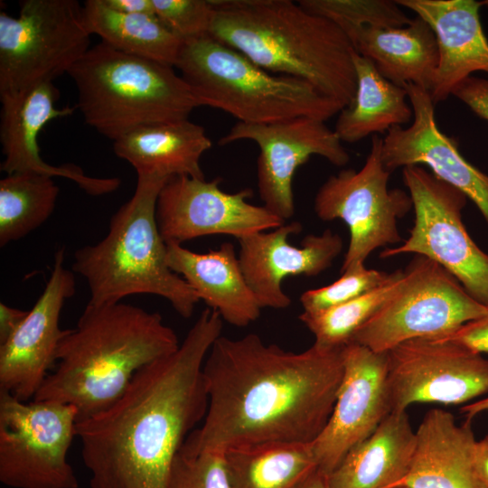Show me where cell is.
<instances>
[{
	"label": "cell",
	"instance_id": "cell-22",
	"mask_svg": "<svg viewBox=\"0 0 488 488\" xmlns=\"http://www.w3.org/2000/svg\"><path fill=\"white\" fill-rule=\"evenodd\" d=\"M475 439L471 420L458 424L442 408L426 413L416 430V448L407 488H486L475 463Z\"/></svg>",
	"mask_w": 488,
	"mask_h": 488
},
{
	"label": "cell",
	"instance_id": "cell-10",
	"mask_svg": "<svg viewBox=\"0 0 488 488\" xmlns=\"http://www.w3.org/2000/svg\"><path fill=\"white\" fill-rule=\"evenodd\" d=\"M415 212L409 236L380 252L381 258L414 253L430 258L453 275L477 302L488 306V254L469 235L462 211L467 197L420 165L402 168Z\"/></svg>",
	"mask_w": 488,
	"mask_h": 488
},
{
	"label": "cell",
	"instance_id": "cell-7",
	"mask_svg": "<svg viewBox=\"0 0 488 488\" xmlns=\"http://www.w3.org/2000/svg\"><path fill=\"white\" fill-rule=\"evenodd\" d=\"M174 67L201 106L221 109L238 122L298 117L326 121L343 108L307 81L269 72L209 33L184 41Z\"/></svg>",
	"mask_w": 488,
	"mask_h": 488
},
{
	"label": "cell",
	"instance_id": "cell-36",
	"mask_svg": "<svg viewBox=\"0 0 488 488\" xmlns=\"http://www.w3.org/2000/svg\"><path fill=\"white\" fill-rule=\"evenodd\" d=\"M453 96L465 104L475 115L488 121V80L470 76L453 91Z\"/></svg>",
	"mask_w": 488,
	"mask_h": 488
},
{
	"label": "cell",
	"instance_id": "cell-32",
	"mask_svg": "<svg viewBox=\"0 0 488 488\" xmlns=\"http://www.w3.org/2000/svg\"><path fill=\"white\" fill-rule=\"evenodd\" d=\"M297 3L309 13L335 23L348 39L364 27H402L411 21L396 1L300 0Z\"/></svg>",
	"mask_w": 488,
	"mask_h": 488
},
{
	"label": "cell",
	"instance_id": "cell-5",
	"mask_svg": "<svg viewBox=\"0 0 488 488\" xmlns=\"http://www.w3.org/2000/svg\"><path fill=\"white\" fill-rule=\"evenodd\" d=\"M168 180L137 176L133 196L111 217L107 236L75 251L72 270L88 284L89 305L118 303L133 295H155L166 299L184 318L193 314L200 299L168 267L167 244L155 217L159 192Z\"/></svg>",
	"mask_w": 488,
	"mask_h": 488
},
{
	"label": "cell",
	"instance_id": "cell-27",
	"mask_svg": "<svg viewBox=\"0 0 488 488\" xmlns=\"http://www.w3.org/2000/svg\"><path fill=\"white\" fill-rule=\"evenodd\" d=\"M352 60L356 91L352 102L339 112L333 129L341 141L355 143L412 121L405 88L388 80L371 60L355 51Z\"/></svg>",
	"mask_w": 488,
	"mask_h": 488
},
{
	"label": "cell",
	"instance_id": "cell-16",
	"mask_svg": "<svg viewBox=\"0 0 488 488\" xmlns=\"http://www.w3.org/2000/svg\"><path fill=\"white\" fill-rule=\"evenodd\" d=\"M343 375L332 414L312 450L329 476L346 455L391 413L387 390V352L350 343L343 347Z\"/></svg>",
	"mask_w": 488,
	"mask_h": 488
},
{
	"label": "cell",
	"instance_id": "cell-17",
	"mask_svg": "<svg viewBox=\"0 0 488 488\" xmlns=\"http://www.w3.org/2000/svg\"><path fill=\"white\" fill-rule=\"evenodd\" d=\"M64 259L61 248L42 293L17 330L0 344V390L23 401L33 399L43 384L66 333L60 328V316L65 301L75 294L76 281Z\"/></svg>",
	"mask_w": 488,
	"mask_h": 488
},
{
	"label": "cell",
	"instance_id": "cell-37",
	"mask_svg": "<svg viewBox=\"0 0 488 488\" xmlns=\"http://www.w3.org/2000/svg\"><path fill=\"white\" fill-rule=\"evenodd\" d=\"M441 338L461 343L481 353L488 352V313Z\"/></svg>",
	"mask_w": 488,
	"mask_h": 488
},
{
	"label": "cell",
	"instance_id": "cell-42",
	"mask_svg": "<svg viewBox=\"0 0 488 488\" xmlns=\"http://www.w3.org/2000/svg\"><path fill=\"white\" fill-rule=\"evenodd\" d=\"M461 411L465 415L466 419L472 420L474 417L488 411V397L464 405L461 408Z\"/></svg>",
	"mask_w": 488,
	"mask_h": 488
},
{
	"label": "cell",
	"instance_id": "cell-18",
	"mask_svg": "<svg viewBox=\"0 0 488 488\" xmlns=\"http://www.w3.org/2000/svg\"><path fill=\"white\" fill-rule=\"evenodd\" d=\"M413 110L411 124L391 127L382 138L381 159L390 173L410 165H427L438 180L470 199L488 224V175L468 162L457 143L437 127L429 91L404 86Z\"/></svg>",
	"mask_w": 488,
	"mask_h": 488
},
{
	"label": "cell",
	"instance_id": "cell-1",
	"mask_svg": "<svg viewBox=\"0 0 488 488\" xmlns=\"http://www.w3.org/2000/svg\"><path fill=\"white\" fill-rule=\"evenodd\" d=\"M343 348L294 352L254 333L220 336L202 373L208 409L183 446L193 451L267 443L311 444L325 427L343 375Z\"/></svg>",
	"mask_w": 488,
	"mask_h": 488
},
{
	"label": "cell",
	"instance_id": "cell-26",
	"mask_svg": "<svg viewBox=\"0 0 488 488\" xmlns=\"http://www.w3.org/2000/svg\"><path fill=\"white\" fill-rule=\"evenodd\" d=\"M349 40L355 52L371 60L388 80L429 91L438 63V48L434 32L419 16L402 27H364Z\"/></svg>",
	"mask_w": 488,
	"mask_h": 488
},
{
	"label": "cell",
	"instance_id": "cell-38",
	"mask_svg": "<svg viewBox=\"0 0 488 488\" xmlns=\"http://www.w3.org/2000/svg\"><path fill=\"white\" fill-rule=\"evenodd\" d=\"M28 311L0 303V344L5 343L26 317Z\"/></svg>",
	"mask_w": 488,
	"mask_h": 488
},
{
	"label": "cell",
	"instance_id": "cell-8",
	"mask_svg": "<svg viewBox=\"0 0 488 488\" xmlns=\"http://www.w3.org/2000/svg\"><path fill=\"white\" fill-rule=\"evenodd\" d=\"M76 0H23L18 16L0 12V96L23 92L69 72L89 51Z\"/></svg>",
	"mask_w": 488,
	"mask_h": 488
},
{
	"label": "cell",
	"instance_id": "cell-4",
	"mask_svg": "<svg viewBox=\"0 0 488 488\" xmlns=\"http://www.w3.org/2000/svg\"><path fill=\"white\" fill-rule=\"evenodd\" d=\"M211 3V36L269 72L307 81L343 108L352 102L355 50L335 23L291 0Z\"/></svg>",
	"mask_w": 488,
	"mask_h": 488
},
{
	"label": "cell",
	"instance_id": "cell-13",
	"mask_svg": "<svg viewBox=\"0 0 488 488\" xmlns=\"http://www.w3.org/2000/svg\"><path fill=\"white\" fill-rule=\"evenodd\" d=\"M386 383L391 412L465 404L488 392V359L454 341L417 338L387 352Z\"/></svg>",
	"mask_w": 488,
	"mask_h": 488
},
{
	"label": "cell",
	"instance_id": "cell-20",
	"mask_svg": "<svg viewBox=\"0 0 488 488\" xmlns=\"http://www.w3.org/2000/svg\"><path fill=\"white\" fill-rule=\"evenodd\" d=\"M59 91L52 82L40 84L23 92L0 96V141L5 159L1 171L36 173L52 177H64L76 183L90 195L115 192L121 183L117 177H91L74 164L52 165L40 155L37 137L51 120L70 115L74 108L55 107Z\"/></svg>",
	"mask_w": 488,
	"mask_h": 488
},
{
	"label": "cell",
	"instance_id": "cell-33",
	"mask_svg": "<svg viewBox=\"0 0 488 488\" xmlns=\"http://www.w3.org/2000/svg\"><path fill=\"white\" fill-rule=\"evenodd\" d=\"M168 488H232L224 452L183 446L172 465Z\"/></svg>",
	"mask_w": 488,
	"mask_h": 488
},
{
	"label": "cell",
	"instance_id": "cell-39",
	"mask_svg": "<svg viewBox=\"0 0 488 488\" xmlns=\"http://www.w3.org/2000/svg\"><path fill=\"white\" fill-rule=\"evenodd\" d=\"M109 8L125 14H155L153 0H103Z\"/></svg>",
	"mask_w": 488,
	"mask_h": 488
},
{
	"label": "cell",
	"instance_id": "cell-24",
	"mask_svg": "<svg viewBox=\"0 0 488 488\" xmlns=\"http://www.w3.org/2000/svg\"><path fill=\"white\" fill-rule=\"evenodd\" d=\"M211 145L202 126L183 119L137 127L113 141V150L137 176L204 179L201 158Z\"/></svg>",
	"mask_w": 488,
	"mask_h": 488
},
{
	"label": "cell",
	"instance_id": "cell-15",
	"mask_svg": "<svg viewBox=\"0 0 488 488\" xmlns=\"http://www.w3.org/2000/svg\"><path fill=\"white\" fill-rule=\"evenodd\" d=\"M221 181V177L207 182L174 176L165 183L157 198L155 217L166 244L215 234L239 239L285 223L264 205L248 202L253 195L251 189L227 192L220 187Z\"/></svg>",
	"mask_w": 488,
	"mask_h": 488
},
{
	"label": "cell",
	"instance_id": "cell-23",
	"mask_svg": "<svg viewBox=\"0 0 488 488\" xmlns=\"http://www.w3.org/2000/svg\"><path fill=\"white\" fill-rule=\"evenodd\" d=\"M166 263L227 323L243 327L259 317L262 308L245 279L231 243L224 242L206 253L168 243Z\"/></svg>",
	"mask_w": 488,
	"mask_h": 488
},
{
	"label": "cell",
	"instance_id": "cell-6",
	"mask_svg": "<svg viewBox=\"0 0 488 488\" xmlns=\"http://www.w3.org/2000/svg\"><path fill=\"white\" fill-rule=\"evenodd\" d=\"M85 122L115 141L145 125L188 119L200 101L173 66L117 51L90 47L69 70Z\"/></svg>",
	"mask_w": 488,
	"mask_h": 488
},
{
	"label": "cell",
	"instance_id": "cell-43",
	"mask_svg": "<svg viewBox=\"0 0 488 488\" xmlns=\"http://www.w3.org/2000/svg\"><path fill=\"white\" fill-rule=\"evenodd\" d=\"M395 488H407L405 486H398V487H395Z\"/></svg>",
	"mask_w": 488,
	"mask_h": 488
},
{
	"label": "cell",
	"instance_id": "cell-31",
	"mask_svg": "<svg viewBox=\"0 0 488 488\" xmlns=\"http://www.w3.org/2000/svg\"><path fill=\"white\" fill-rule=\"evenodd\" d=\"M404 277V269L396 270L377 288L319 312H303L299 319L314 334V344L324 348H343L398 291Z\"/></svg>",
	"mask_w": 488,
	"mask_h": 488
},
{
	"label": "cell",
	"instance_id": "cell-40",
	"mask_svg": "<svg viewBox=\"0 0 488 488\" xmlns=\"http://www.w3.org/2000/svg\"><path fill=\"white\" fill-rule=\"evenodd\" d=\"M475 463L480 476L488 488V435L477 440L475 450Z\"/></svg>",
	"mask_w": 488,
	"mask_h": 488
},
{
	"label": "cell",
	"instance_id": "cell-2",
	"mask_svg": "<svg viewBox=\"0 0 488 488\" xmlns=\"http://www.w3.org/2000/svg\"><path fill=\"white\" fill-rule=\"evenodd\" d=\"M222 321L204 309L174 352L141 369L109 408L77 422L91 488H168L175 456L208 409L202 367Z\"/></svg>",
	"mask_w": 488,
	"mask_h": 488
},
{
	"label": "cell",
	"instance_id": "cell-34",
	"mask_svg": "<svg viewBox=\"0 0 488 488\" xmlns=\"http://www.w3.org/2000/svg\"><path fill=\"white\" fill-rule=\"evenodd\" d=\"M390 273L367 268L364 264L349 267L333 283L304 292L300 303L305 313L319 312L354 299L381 286Z\"/></svg>",
	"mask_w": 488,
	"mask_h": 488
},
{
	"label": "cell",
	"instance_id": "cell-25",
	"mask_svg": "<svg viewBox=\"0 0 488 488\" xmlns=\"http://www.w3.org/2000/svg\"><path fill=\"white\" fill-rule=\"evenodd\" d=\"M416 431L407 411L391 412L327 476L330 488H395L408 474Z\"/></svg>",
	"mask_w": 488,
	"mask_h": 488
},
{
	"label": "cell",
	"instance_id": "cell-9",
	"mask_svg": "<svg viewBox=\"0 0 488 488\" xmlns=\"http://www.w3.org/2000/svg\"><path fill=\"white\" fill-rule=\"evenodd\" d=\"M398 291L354 334L351 343L387 352L409 340L441 337L488 313L459 281L430 258L416 255Z\"/></svg>",
	"mask_w": 488,
	"mask_h": 488
},
{
	"label": "cell",
	"instance_id": "cell-29",
	"mask_svg": "<svg viewBox=\"0 0 488 488\" xmlns=\"http://www.w3.org/2000/svg\"><path fill=\"white\" fill-rule=\"evenodd\" d=\"M224 454L232 488H297L317 468L312 443L259 444Z\"/></svg>",
	"mask_w": 488,
	"mask_h": 488
},
{
	"label": "cell",
	"instance_id": "cell-14",
	"mask_svg": "<svg viewBox=\"0 0 488 488\" xmlns=\"http://www.w3.org/2000/svg\"><path fill=\"white\" fill-rule=\"evenodd\" d=\"M250 140L259 147L257 177L264 206L281 218L295 214L293 180L299 166L313 155L325 158L335 166H344L349 153L325 121L298 117L268 124L237 122L219 140L224 145Z\"/></svg>",
	"mask_w": 488,
	"mask_h": 488
},
{
	"label": "cell",
	"instance_id": "cell-21",
	"mask_svg": "<svg viewBox=\"0 0 488 488\" xmlns=\"http://www.w3.org/2000/svg\"><path fill=\"white\" fill-rule=\"evenodd\" d=\"M402 8L422 18L435 33L438 63L429 94L435 105L475 71L488 74V39L480 20V9L488 1L397 0Z\"/></svg>",
	"mask_w": 488,
	"mask_h": 488
},
{
	"label": "cell",
	"instance_id": "cell-3",
	"mask_svg": "<svg viewBox=\"0 0 488 488\" xmlns=\"http://www.w3.org/2000/svg\"><path fill=\"white\" fill-rule=\"evenodd\" d=\"M160 314L123 302L87 305L78 324L67 329L55 368L33 399L73 406L78 421L109 408L145 366L180 346Z\"/></svg>",
	"mask_w": 488,
	"mask_h": 488
},
{
	"label": "cell",
	"instance_id": "cell-19",
	"mask_svg": "<svg viewBox=\"0 0 488 488\" xmlns=\"http://www.w3.org/2000/svg\"><path fill=\"white\" fill-rule=\"evenodd\" d=\"M301 230V223L292 221L239 239L240 267L261 308H287L291 299L283 291L282 281L289 276L319 275L343 249L342 238L331 230L305 236L300 247L292 245L289 237Z\"/></svg>",
	"mask_w": 488,
	"mask_h": 488
},
{
	"label": "cell",
	"instance_id": "cell-41",
	"mask_svg": "<svg viewBox=\"0 0 488 488\" xmlns=\"http://www.w3.org/2000/svg\"><path fill=\"white\" fill-rule=\"evenodd\" d=\"M297 488H330L327 476L315 468Z\"/></svg>",
	"mask_w": 488,
	"mask_h": 488
},
{
	"label": "cell",
	"instance_id": "cell-30",
	"mask_svg": "<svg viewBox=\"0 0 488 488\" xmlns=\"http://www.w3.org/2000/svg\"><path fill=\"white\" fill-rule=\"evenodd\" d=\"M59 187L52 176L14 173L0 180V246L43 224L55 209Z\"/></svg>",
	"mask_w": 488,
	"mask_h": 488
},
{
	"label": "cell",
	"instance_id": "cell-11",
	"mask_svg": "<svg viewBox=\"0 0 488 488\" xmlns=\"http://www.w3.org/2000/svg\"><path fill=\"white\" fill-rule=\"evenodd\" d=\"M76 408L54 400L26 402L0 390V481L12 488H78L67 460Z\"/></svg>",
	"mask_w": 488,
	"mask_h": 488
},
{
	"label": "cell",
	"instance_id": "cell-28",
	"mask_svg": "<svg viewBox=\"0 0 488 488\" xmlns=\"http://www.w3.org/2000/svg\"><path fill=\"white\" fill-rule=\"evenodd\" d=\"M90 34L122 52L174 67L183 41L155 14H125L107 6L103 0H88L82 6Z\"/></svg>",
	"mask_w": 488,
	"mask_h": 488
},
{
	"label": "cell",
	"instance_id": "cell-35",
	"mask_svg": "<svg viewBox=\"0 0 488 488\" xmlns=\"http://www.w3.org/2000/svg\"><path fill=\"white\" fill-rule=\"evenodd\" d=\"M156 17L183 42L209 33L211 0H153Z\"/></svg>",
	"mask_w": 488,
	"mask_h": 488
},
{
	"label": "cell",
	"instance_id": "cell-12",
	"mask_svg": "<svg viewBox=\"0 0 488 488\" xmlns=\"http://www.w3.org/2000/svg\"><path fill=\"white\" fill-rule=\"evenodd\" d=\"M382 138L371 136L370 152L360 170L343 169L318 189L314 210L329 221L340 219L350 231L341 272L364 264L377 249L402 241L398 221L413 209L409 193L389 189L390 172L381 159Z\"/></svg>",
	"mask_w": 488,
	"mask_h": 488
}]
</instances>
